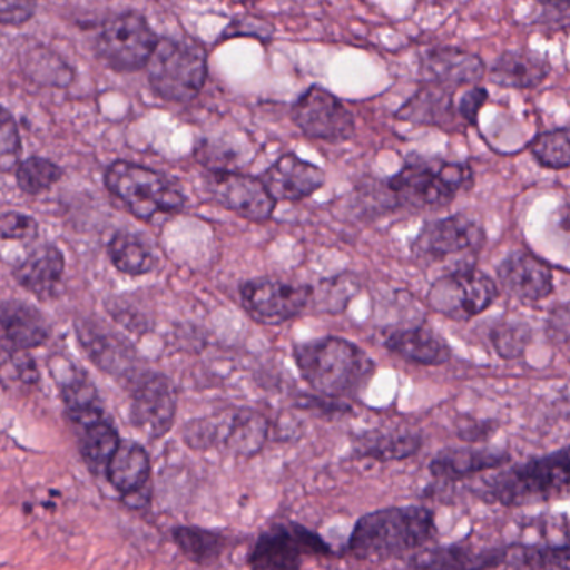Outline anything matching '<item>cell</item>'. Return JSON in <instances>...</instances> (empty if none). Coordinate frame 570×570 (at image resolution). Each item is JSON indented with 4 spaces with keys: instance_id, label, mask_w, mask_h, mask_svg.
<instances>
[{
    "instance_id": "6da1fadb",
    "label": "cell",
    "mask_w": 570,
    "mask_h": 570,
    "mask_svg": "<svg viewBox=\"0 0 570 570\" xmlns=\"http://www.w3.org/2000/svg\"><path fill=\"white\" fill-rule=\"evenodd\" d=\"M434 529V514L429 509L417 505L381 509L357 522L348 549L361 561L401 558L428 544Z\"/></svg>"
},
{
    "instance_id": "7a4b0ae2",
    "label": "cell",
    "mask_w": 570,
    "mask_h": 570,
    "mask_svg": "<svg viewBox=\"0 0 570 570\" xmlns=\"http://www.w3.org/2000/svg\"><path fill=\"white\" fill-rule=\"evenodd\" d=\"M295 362L305 382L318 394L332 399L357 394L374 372L368 355L341 337L298 345Z\"/></svg>"
},
{
    "instance_id": "3957f363",
    "label": "cell",
    "mask_w": 570,
    "mask_h": 570,
    "mask_svg": "<svg viewBox=\"0 0 570 570\" xmlns=\"http://www.w3.org/2000/svg\"><path fill=\"white\" fill-rule=\"evenodd\" d=\"M147 73L157 96L169 102H190L206 83V50L190 39L159 40Z\"/></svg>"
},
{
    "instance_id": "277c9868",
    "label": "cell",
    "mask_w": 570,
    "mask_h": 570,
    "mask_svg": "<svg viewBox=\"0 0 570 570\" xmlns=\"http://www.w3.org/2000/svg\"><path fill=\"white\" fill-rule=\"evenodd\" d=\"M472 183L474 174L465 164L417 160L392 177L389 190L404 206L434 209L451 204L459 193L471 189Z\"/></svg>"
},
{
    "instance_id": "5b68a950",
    "label": "cell",
    "mask_w": 570,
    "mask_h": 570,
    "mask_svg": "<svg viewBox=\"0 0 570 570\" xmlns=\"http://www.w3.org/2000/svg\"><path fill=\"white\" fill-rule=\"evenodd\" d=\"M570 491V448L495 475L485 494L504 505L548 501Z\"/></svg>"
},
{
    "instance_id": "8992f818",
    "label": "cell",
    "mask_w": 570,
    "mask_h": 570,
    "mask_svg": "<svg viewBox=\"0 0 570 570\" xmlns=\"http://www.w3.org/2000/svg\"><path fill=\"white\" fill-rule=\"evenodd\" d=\"M184 441L197 451L224 449L237 455L257 454L266 444L269 422L250 409H227L184 428Z\"/></svg>"
},
{
    "instance_id": "52a82bcc",
    "label": "cell",
    "mask_w": 570,
    "mask_h": 570,
    "mask_svg": "<svg viewBox=\"0 0 570 570\" xmlns=\"http://www.w3.org/2000/svg\"><path fill=\"white\" fill-rule=\"evenodd\" d=\"M106 186L134 216L142 220L173 214L184 206L180 190L163 174L132 163L112 164L106 173Z\"/></svg>"
},
{
    "instance_id": "ba28073f",
    "label": "cell",
    "mask_w": 570,
    "mask_h": 570,
    "mask_svg": "<svg viewBox=\"0 0 570 570\" xmlns=\"http://www.w3.org/2000/svg\"><path fill=\"white\" fill-rule=\"evenodd\" d=\"M156 33L139 13H124L100 30L97 49L112 69L132 72L149 63L157 47Z\"/></svg>"
},
{
    "instance_id": "9c48e42d",
    "label": "cell",
    "mask_w": 570,
    "mask_h": 570,
    "mask_svg": "<svg viewBox=\"0 0 570 570\" xmlns=\"http://www.w3.org/2000/svg\"><path fill=\"white\" fill-rule=\"evenodd\" d=\"M332 554L315 532L298 524L274 525L261 535L249 554L250 570H301L311 556Z\"/></svg>"
},
{
    "instance_id": "30bf717a",
    "label": "cell",
    "mask_w": 570,
    "mask_h": 570,
    "mask_svg": "<svg viewBox=\"0 0 570 570\" xmlns=\"http://www.w3.org/2000/svg\"><path fill=\"white\" fill-rule=\"evenodd\" d=\"M498 285L478 271L462 269L441 277L429 291V305L452 321H469L491 307Z\"/></svg>"
},
{
    "instance_id": "8fae6325",
    "label": "cell",
    "mask_w": 570,
    "mask_h": 570,
    "mask_svg": "<svg viewBox=\"0 0 570 570\" xmlns=\"http://www.w3.org/2000/svg\"><path fill=\"white\" fill-rule=\"evenodd\" d=\"M292 119L311 139L338 142L351 139L354 134L351 110L321 87H312L295 102Z\"/></svg>"
},
{
    "instance_id": "7c38bea8",
    "label": "cell",
    "mask_w": 570,
    "mask_h": 570,
    "mask_svg": "<svg viewBox=\"0 0 570 570\" xmlns=\"http://www.w3.org/2000/svg\"><path fill=\"white\" fill-rule=\"evenodd\" d=\"M240 297L254 318L277 325L297 317L307 308L314 297V288L277 279H257L240 287Z\"/></svg>"
},
{
    "instance_id": "4fadbf2b",
    "label": "cell",
    "mask_w": 570,
    "mask_h": 570,
    "mask_svg": "<svg viewBox=\"0 0 570 570\" xmlns=\"http://www.w3.org/2000/svg\"><path fill=\"white\" fill-rule=\"evenodd\" d=\"M176 414L177 391L169 379L146 372L134 381L130 417L144 434L163 438L173 429Z\"/></svg>"
},
{
    "instance_id": "5bb4252c",
    "label": "cell",
    "mask_w": 570,
    "mask_h": 570,
    "mask_svg": "<svg viewBox=\"0 0 570 570\" xmlns=\"http://www.w3.org/2000/svg\"><path fill=\"white\" fill-rule=\"evenodd\" d=\"M210 196L244 219L267 220L276 209V200L263 180L243 174L216 170L206 180Z\"/></svg>"
},
{
    "instance_id": "9a60e30c",
    "label": "cell",
    "mask_w": 570,
    "mask_h": 570,
    "mask_svg": "<svg viewBox=\"0 0 570 570\" xmlns=\"http://www.w3.org/2000/svg\"><path fill=\"white\" fill-rule=\"evenodd\" d=\"M484 230L468 217L454 216L428 224L414 244L415 254L424 259L442 261L469 254L474 256L484 244Z\"/></svg>"
},
{
    "instance_id": "2e32d148",
    "label": "cell",
    "mask_w": 570,
    "mask_h": 570,
    "mask_svg": "<svg viewBox=\"0 0 570 570\" xmlns=\"http://www.w3.org/2000/svg\"><path fill=\"white\" fill-rule=\"evenodd\" d=\"M499 283L509 297L539 302L554 291L551 267L529 253H514L499 266Z\"/></svg>"
},
{
    "instance_id": "e0dca14e",
    "label": "cell",
    "mask_w": 570,
    "mask_h": 570,
    "mask_svg": "<svg viewBox=\"0 0 570 570\" xmlns=\"http://www.w3.org/2000/svg\"><path fill=\"white\" fill-rule=\"evenodd\" d=\"M261 180L276 203L301 200L324 186L325 174L314 164L305 163L294 154H287L271 166Z\"/></svg>"
},
{
    "instance_id": "ac0fdd59",
    "label": "cell",
    "mask_w": 570,
    "mask_h": 570,
    "mask_svg": "<svg viewBox=\"0 0 570 570\" xmlns=\"http://www.w3.org/2000/svg\"><path fill=\"white\" fill-rule=\"evenodd\" d=\"M422 76L435 86H474L484 77V62L474 53L459 49H432L422 57Z\"/></svg>"
},
{
    "instance_id": "d6986e66",
    "label": "cell",
    "mask_w": 570,
    "mask_h": 570,
    "mask_svg": "<svg viewBox=\"0 0 570 570\" xmlns=\"http://www.w3.org/2000/svg\"><path fill=\"white\" fill-rule=\"evenodd\" d=\"M63 269H66V264H63L60 250L53 246H43L33 250L17 267L13 276H16L17 283L27 288L30 294L50 297L62 281Z\"/></svg>"
},
{
    "instance_id": "ffe728a7",
    "label": "cell",
    "mask_w": 570,
    "mask_h": 570,
    "mask_svg": "<svg viewBox=\"0 0 570 570\" xmlns=\"http://www.w3.org/2000/svg\"><path fill=\"white\" fill-rule=\"evenodd\" d=\"M505 561L499 549H474L469 546H449L431 549L415 558L421 570H489Z\"/></svg>"
},
{
    "instance_id": "44dd1931",
    "label": "cell",
    "mask_w": 570,
    "mask_h": 570,
    "mask_svg": "<svg viewBox=\"0 0 570 570\" xmlns=\"http://www.w3.org/2000/svg\"><path fill=\"white\" fill-rule=\"evenodd\" d=\"M551 73L544 57L534 52H504L491 70V80L508 89H534Z\"/></svg>"
},
{
    "instance_id": "7402d4cb",
    "label": "cell",
    "mask_w": 570,
    "mask_h": 570,
    "mask_svg": "<svg viewBox=\"0 0 570 570\" xmlns=\"http://www.w3.org/2000/svg\"><path fill=\"white\" fill-rule=\"evenodd\" d=\"M0 325L7 338L22 351L40 347L50 335L46 317L36 307L23 302H9L3 305L0 308Z\"/></svg>"
},
{
    "instance_id": "603a6c76",
    "label": "cell",
    "mask_w": 570,
    "mask_h": 570,
    "mask_svg": "<svg viewBox=\"0 0 570 570\" xmlns=\"http://www.w3.org/2000/svg\"><path fill=\"white\" fill-rule=\"evenodd\" d=\"M387 347L405 361L421 365H441L451 358V348L425 327L402 328L387 337Z\"/></svg>"
},
{
    "instance_id": "cb8c5ba5",
    "label": "cell",
    "mask_w": 570,
    "mask_h": 570,
    "mask_svg": "<svg viewBox=\"0 0 570 570\" xmlns=\"http://www.w3.org/2000/svg\"><path fill=\"white\" fill-rule=\"evenodd\" d=\"M110 484L129 495L146 488L150 478V459L146 449L136 442H120L114 458L106 469Z\"/></svg>"
},
{
    "instance_id": "d4e9b609",
    "label": "cell",
    "mask_w": 570,
    "mask_h": 570,
    "mask_svg": "<svg viewBox=\"0 0 570 570\" xmlns=\"http://www.w3.org/2000/svg\"><path fill=\"white\" fill-rule=\"evenodd\" d=\"M508 455L479 449H449L432 461L431 472L438 479L458 481L491 469L501 468Z\"/></svg>"
},
{
    "instance_id": "484cf974",
    "label": "cell",
    "mask_w": 570,
    "mask_h": 570,
    "mask_svg": "<svg viewBox=\"0 0 570 570\" xmlns=\"http://www.w3.org/2000/svg\"><path fill=\"white\" fill-rule=\"evenodd\" d=\"M401 120L425 124V126L448 127L454 122V100L449 87L431 86L419 90L397 112Z\"/></svg>"
},
{
    "instance_id": "4316f807",
    "label": "cell",
    "mask_w": 570,
    "mask_h": 570,
    "mask_svg": "<svg viewBox=\"0 0 570 570\" xmlns=\"http://www.w3.org/2000/svg\"><path fill=\"white\" fill-rule=\"evenodd\" d=\"M62 399L69 417L83 429L104 421V411L96 387L77 368H73L72 375L62 379Z\"/></svg>"
},
{
    "instance_id": "83f0119b",
    "label": "cell",
    "mask_w": 570,
    "mask_h": 570,
    "mask_svg": "<svg viewBox=\"0 0 570 570\" xmlns=\"http://www.w3.org/2000/svg\"><path fill=\"white\" fill-rule=\"evenodd\" d=\"M173 538L179 551L197 566H210L219 561L230 544L227 535L194 525L176 529Z\"/></svg>"
},
{
    "instance_id": "f1b7e54d",
    "label": "cell",
    "mask_w": 570,
    "mask_h": 570,
    "mask_svg": "<svg viewBox=\"0 0 570 570\" xmlns=\"http://www.w3.org/2000/svg\"><path fill=\"white\" fill-rule=\"evenodd\" d=\"M109 256L114 266L129 276H144L156 267L153 250L132 234H116L109 243Z\"/></svg>"
},
{
    "instance_id": "f546056e",
    "label": "cell",
    "mask_w": 570,
    "mask_h": 570,
    "mask_svg": "<svg viewBox=\"0 0 570 570\" xmlns=\"http://www.w3.org/2000/svg\"><path fill=\"white\" fill-rule=\"evenodd\" d=\"M119 445L120 439L116 429L109 422L100 421L86 428L80 441V452L90 469L100 471L107 469Z\"/></svg>"
},
{
    "instance_id": "4dcf8cb0",
    "label": "cell",
    "mask_w": 570,
    "mask_h": 570,
    "mask_svg": "<svg viewBox=\"0 0 570 570\" xmlns=\"http://www.w3.org/2000/svg\"><path fill=\"white\" fill-rule=\"evenodd\" d=\"M421 449V439L409 432H392V434L375 435L362 445L365 458L377 461H402L411 458Z\"/></svg>"
},
{
    "instance_id": "1f68e13d",
    "label": "cell",
    "mask_w": 570,
    "mask_h": 570,
    "mask_svg": "<svg viewBox=\"0 0 570 570\" xmlns=\"http://www.w3.org/2000/svg\"><path fill=\"white\" fill-rule=\"evenodd\" d=\"M83 344L89 348L90 357L102 368H107L114 374H127L130 372V354L127 347L119 342L112 341L104 334L90 331L82 335Z\"/></svg>"
},
{
    "instance_id": "d6a6232c",
    "label": "cell",
    "mask_w": 570,
    "mask_h": 570,
    "mask_svg": "<svg viewBox=\"0 0 570 570\" xmlns=\"http://www.w3.org/2000/svg\"><path fill=\"white\" fill-rule=\"evenodd\" d=\"M531 153L541 166L549 169H568L570 167V127L535 137L534 142L531 144Z\"/></svg>"
},
{
    "instance_id": "836d02e7",
    "label": "cell",
    "mask_w": 570,
    "mask_h": 570,
    "mask_svg": "<svg viewBox=\"0 0 570 570\" xmlns=\"http://www.w3.org/2000/svg\"><path fill=\"white\" fill-rule=\"evenodd\" d=\"M62 177V170L52 160L42 159V157H30L23 160L17 169V184L22 193L36 196L50 189L53 184L59 183Z\"/></svg>"
},
{
    "instance_id": "e575fe53",
    "label": "cell",
    "mask_w": 570,
    "mask_h": 570,
    "mask_svg": "<svg viewBox=\"0 0 570 570\" xmlns=\"http://www.w3.org/2000/svg\"><path fill=\"white\" fill-rule=\"evenodd\" d=\"M532 331L525 322L505 321L491 332L492 345L505 361L522 357L531 344Z\"/></svg>"
},
{
    "instance_id": "d590c367",
    "label": "cell",
    "mask_w": 570,
    "mask_h": 570,
    "mask_svg": "<svg viewBox=\"0 0 570 570\" xmlns=\"http://www.w3.org/2000/svg\"><path fill=\"white\" fill-rule=\"evenodd\" d=\"M19 153V130L9 112L0 107V173H7L17 166Z\"/></svg>"
},
{
    "instance_id": "8d00e7d4",
    "label": "cell",
    "mask_w": 570,
    "mask_h": 570,
    "mask_svg": "<svg viewBox=\"0 0 570 570\" xmlns=\"http://www.w3.org/2000/svg\"><path fill=\"white\" fill-rule=\"evenodd\" d=\"M36 220L26 214L7 213L0 216V236L12 240H30L37 236Z\"/></svg>"
},
{
    "instance_id": "74e56055",
    "label": "cell",
    "mask_w": 570,
    "mask_h": 570,
    "mask_svg": "<svg viewBox=\"0 0 570 570\" xmlns=\"http://www.w3.org/2000/svg\"><path fill=\"white\" fill-rule=\"evenodd\" d=\"M36 0H0V23L2 26H22L32 19Z\"/></svg>"
},
{
    "instance_id": "f35d334b",
    "label": "cell",
    "mask_w": 570,
    "mask_h": 570,
    "mask_svg": "<svg viewBox=\"0 0 570 570\" xmlns=\"http://www.w3.org/2000/svg\"><path fill=\"white\" fill-rule=\"evenodd\" d=\"M528 564L539 566V568H554L570 570V546L566 548L542 549V551L529 552L524 556Z\"/></svg>"
},
{
    "instance_id": "ab89813d",
    "label": "cell",
    "mask_w": 570,
    "mask_h": 570,
    "mask_svg": "<svg viewBox=\"0 0 570 570\" xmlns=\"http://www.w3.org/2000/svg\"><path fill=\"white\" fill-rule=\"evenodd\" d=\"M488 102V92L481 87H471L459 102L458 114L464 122L474 126L478 122L479 112H481L484 104Z\"/></svg>"
},
{
    "instance_id": "60d3db41",
    "label": "cell",
    "mask_w": 570,
    "mask_h": 570,
    "mask_svg": "<svg viewBox=\"0 0 570 570\" xmlns=\"http://www.w3.org/2000/svg\"><path fill=\"white\" fill-rule=\"evenodd\" d=\"M538 2L554 9H570V0H538Z\"/></svg>"
}]
</instances>
